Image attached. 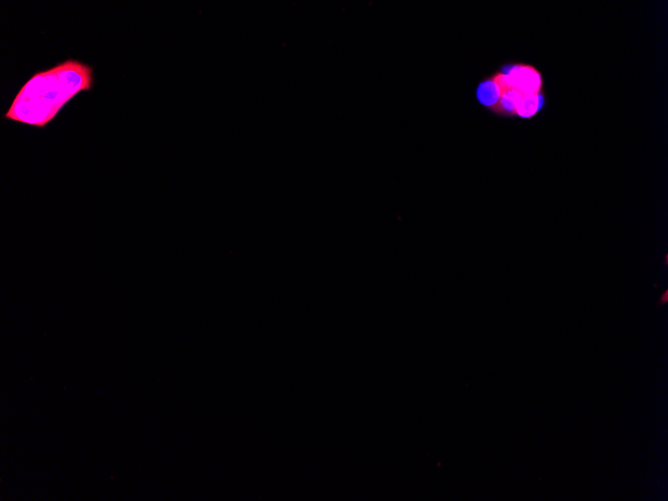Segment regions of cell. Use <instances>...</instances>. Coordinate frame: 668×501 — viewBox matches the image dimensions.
I'll list each match as a JSON object with an SVG mask.
<instances>
[{
  "instance_id": "cell-1",
  "label": "cell",
  "mask_w": 668,
  "mask_h": 501,
  "mask_svg": "<svg viewBox=\"0 0 668 501\" xmlns=\"http://www.w3.org/2000/svg\"><path fill=\"white\" fill-rule=\"evenodd\" d=\"M93 68L67 59L50 69L37 71L14 97L5 119L43 128L77 94L90 91Z\"/></svg>"
},
{
  "instance_id": "cell-2",
  "label": "cell",
  "mask_w": 668,
  "mask_h": 501,
  "mask_svg": "<svg viewBox=\"0 0 668 501\" xmlns=\"http://www.w3.org/2000/svg\"><path fill=\"white\" fill-rule=\"evenodd\" d=\"M474 97L487 113L508 120H533L543 113L548 102L541 69L520 60L504 61L482 77Z\"/></svg>"
}]
</instances>
